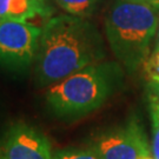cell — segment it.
<instances>
[{
    "mask_svg": "<svg viewBox=\"0 0 159 159\" xmlns=\"http://www.w3.org/2000/svg\"><path fill=\"white\" fill-rule=\"evenodd\" d=\"M143 68L146 74L148 81L159 80V51L153 50L150 53L145 63L143 64Z\"/></svg>",
    "mask_w": 159,
    "mask_h": 159,
    "instance_id": "10",
    "label": "cell"
},
{
    "mask_svg": "<svg viewBox=\"0 0 159 159\" xmlns=\"http://www.w3.org/2000/svg\"><path fill=\"white\" fill-rule=\"evenodd\" d=\"M123 80V65L119 61H100L50 85L46 100L60 117L83 116L100 107L119 90Z\"/></svg>",
    "mask_w": 159,
    "mask_h": 159,
    "instance_id": "3",
    "label": "cell"
},
{
    "mask_svg": "<svg viewBox=\"0 0 159 159\" xmlns=\"http://www.w3.org/2000/svg\"><path fill=\"white\" fill-rule=\"evenodd\" d=\"M142 159H154L153 156L152 154H148V156H145V157H143Z\"/></svg>",
    "mask_w": 159,
    "mask_h": 159,
    "instance_id": "15",
    "label": "cell"
},
{
    "mask_svg": "<svg viewBox=\"0 0 159 159\" xmlns=\"http://www.w3.org/2000/svg\"><path fill=\"white\" fill-rule=\"evenodd\" d=\"M91 150L102 159H142L152 154L143 126L134 120L100 134Z\"/></svg>",
    "mask_w": 159,
    "mask_h": 159,
    "instance_id": "5",
    "label": "cell"
},
{
    "mask_svg": "<svg viewBox=\"0 0 159 159\" xmlns=\"http://www.w3.org/2000/svg\"><path fill=\"white\" fill-rule=\"evenodd\" d=\"M153 50L159 51V25H158V30H157V33H156V41H154V48Z\"/></svg>",
    "mask_w": 159,
    "mask_h": 159,
    "instance_id": "14",
    "label": "cell"
},
{
    "mask_svg": "<svg viewBox=\"0 0 159 159\" xmlns=\"http://www.w3.org/2000/svg\"><path fill=\"white\" fill-rule=\"evenodd\" d=\"M159 25V7L116 0L105 16V34L114 57L129 73L150 56Z\"/></svg>",
    "mask_w": 159,
    "mask_h": 159,
    "instance_id": "2",
    "label": "cell"
},
{
    "mask_svg": "<svg viewBox=\"0 0 159 159\" xmlns=\"http://www.w3.org/2000/svg\"><path fill=\"white\" fill-rule=\"evenodd\" d=\"M148 108L152 125L151 151L153 158L159 159V100L151 93H148Z\"/></svg>",
    "mask_w": 159,
    "mask_h": 159,
    "instance_id": "9",
    "label": "cell"
},
{
    "mask_svg": "<svg viewBox=\"0 0 159 159\" xmlns=\"http://www.w3.org/2000/svg\"><path fill=\"white\" fill-rule=\"evenodd\" d=\"M52 12L47 0H0V21L29 23L35 18H51Z\"/></svg>",
    "mask_w": 159,
    "mask_h": 159,
    "instance_id": "7",
    "label": "cell"
},
{
    "mask_svg": "<svg viewBox=\"0 0 159 159\" xmlns=\"http://www.w3.org/2000/svg\"><path fill=\"white\" fill-rule=\"evenodd\" d=\"M148 93L153 94L159 100V80H150L148 81Z\"/></svg>",
    "mask_w": 159,
    "mask_h": 159,
    "instance_id": "12",
    "label": "cell"
},
{
    "mask_svg": "<svg viewBox=\"0 0 159 159\" xmlns=\"http://www.w3.org/2000/svg\"><path fill=\"white\" fill-rule=\"evenodd\" d=\"M104 59V40L94 24L72 14L56 16L41 29L35 75L41 85H52Z\"/></svg>",
    "mask_w": 159,
    "mask_h": 159,
    "instance_id": "1",
    "label": "cell"
},
{
    "mask_svg": "<svg viewBox=\"0 0 159 159\" xmlns=\"http://www.w3.org/2000/svg\"><path fill=\"white\" fill-rule=\"evenodd\" d=\"M52 159H102L92 150H61L53 153Z\"/></svg>",
    "mask_w": 159,
    "mask_h": 159,
    "instance_id": "11",
    "label": "cell"
},
{
    "mask_svg": "<svg viewBox=\"0 0 159 159\" xmlns=\"http://www.w3.org/2000/svg\"><path fill=\"white\" fill-rule=\"evenodd\" d=\"M51 145L43 133L29 125L13 126L0 148V159H52Z\"/></svg>",
    "mask_w": 159,
    "mask_h": 159,
    "instance_id": "6",
    "label": "cell"
},
{
    "mask_svg": "<svg viewBox=\"0 0 159 159\" xmlns=\"http://www.w3.org/2000/svg\"><path fill=\"white\" fill-rule=\"evenodd\" d=\"M129 1L142 2V4H148V5H152V6H156V7H159V0H129Z\"/></svg>",
    "mask_w": 159,
    "mask_h": 159,
    "instance_id": "13",
    "label": "cell"
},
{
    "mask_svg": "<svg viewBox=\"0 0 159 159\" xmlns=\"http://www.w3.org/2000/svg\"><path fill=\"white\" fill-rule=\"evenodd\" d=\"M100 0H54L59 7H61L67 14L75 17H91L98 7Z\"/></svg>",
    "mask_w": 159,
    "mask_h": 159,
    "instance_id": "8",
    "label": "cell"
},
{
    "mask_svg": "<svg viewBox=\"0 0 159 159\" xmlns=\"http://www.w3.org/2000/svg\"><path fill=\"white\" fill-rule=\"evenodd\" d=\"M41 29L31 23L0 21V65L25 71L34 63Z\"/></svg>",
    "mask_w": 159,
    "mask_h": 159,
    "instance_id": "4",
    "label": "cell"
}]
</instances>
